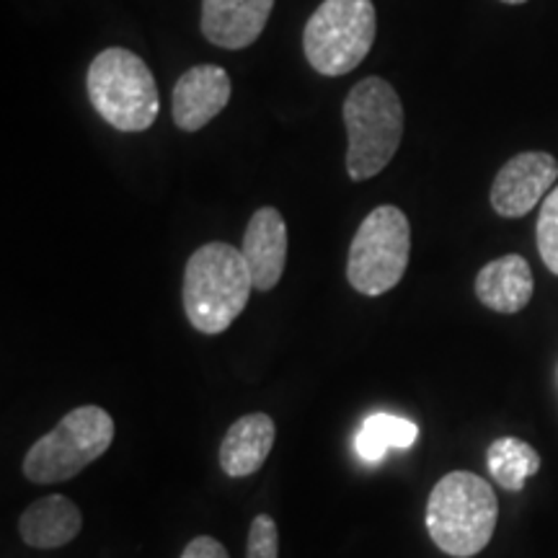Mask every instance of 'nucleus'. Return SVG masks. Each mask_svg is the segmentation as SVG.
Listing matches in <instances>:
<instances>
[{"label":"nucleus","instance_id":"obj_1","mask_svg":"<svg viewBox=\"0 0 558 558\" xmlns=\"http://www.w3.org/2000/svg\"><path fill=\"white\" fill-rule=\"evenodd\" d=\"M254 279L241 248L230 243H205L184 269V311L194 329L222 333L246 308Z\"/></svg>","mask_w":558,"mask_h":558},{"label":"nucleus","instance_id":"obj_2","mask_svg":"<svg viewBox=\"0 0 558 558\" xmlns=\"http://www.w3.org/2000/svg\"><path fill=\"white\" fill-rule=\"evenodd\" d=\"M499 501L492 484L471 471H452L432 488L427 530L435 546L452 558L481 554L497 530Z\"/></svg>","mask_w":558,"mask_h":558},{"label":"nucleus","instance_id":"obj_3","mask_svg":"<svg viewBox=\"0 0 558 558\" xmlns=\"http://www.w3.org/2000/svg\"><path fill=\"white\" fill-rule=\"evenodd\" d=\"M347 128V173L352 181H367L393 160L403 140V101L388 81H360L347 94L341 109Z\"/></svg>","mask_w":558,"mask_h":558},{"label":"nucleus","instance_id":"obj_4","mask_svg":"<svg viewBox=\"0 0 558 558\" xmlns=\"http://www.w3.org/2000/svg\"><path fill=\"white\" fill-rule=\"evenodd\" d=\"M88 99L101 120L120 132H145L158 111V86L143 58L124 47H109L88 65Z\"/></svg>","mask_w":558,"mask_h":558},{"label":"nucleus","instance_id":"obj_5","mask_svg":"<svg viewBox=\"0 0 558 558\" xmlns=\"http://www.w3.org/2000/svg\"><path fill=\"white\" fill-rule=\"evenodd\" d=\"M375 34L378 13L373 0H324L305 24V60L326 78H341L362 65Z\"/></svg>","mask_w":558,"mask_h":558},{"label":"nucleus","instance_id":"obj_6","mask_svg":"<svg viewBox=\"0 0 558 558\" xmlns=\"http://www.w3.org/2000/svg\"><path fill=\"white\" fill-rule=\"evenodd\" d=\"M114 442V418L101 407L68 411L58 427L32 445L24 458V476L32 484H60L99 460Z\"/></svg>","mask_w":558,"mask_h":558},{"label":"nucleus","instance_id":"obj_7","mask_svg":"<svg viewBox=\"0 0 558 558\" xmlns=\"http://www.w3.org/2000/svg\"><path fill=\"white\" fill-rule=\"evenodd\" d=\"M411 226L403 209L380 205L362 220L347 256V279L360 295H386L409 267Z\"/></svg>","mask_w":558,"mask_h":558},{"label":"nucleus","instance_id":"obj_8","mask_svg":"<svg viewBox=\"0 0 558 558\" xmlns=\"http://www.w3.org/2000/svg\"><path fill=\"white\" fill-rule=\"evenodd\" d=\"M558 160L550 153L527 150L509 158L492 184V207L501 218H525L554 192Z\"/></svg>","mask_w":558,"mask_h":558},{"label":"nucleus","instance_id":"obj_9","mask_svg":"<svg viewBox=\"0 0 558 558\" xmlns=\"http://www.w3.org/2000/svg\"><path fill=\"white\" fill-rule=\"evenodd\" d=\"M230 94L233 83L220 65H194L173 88V122L184 132L207 128L228 107Z\"/></svg>","mask_w":558,"mask_h":558},{"label":"nucleus","instance_id":"obj_10","mask_svg":"<svg viewBox=\"0 0 558 558\" xmlns=\"http://www.w3.org/2000/svg\"><path fill=\"white\" fill-rule=\"evenodd\" d=\"M275 0H202V34L220 50H246L262 37Z\"/></svg>","mask_w":558,"mask_h":558},{"label":"nucleus","instance_id":"obj_11","mask_svg":"<svg viewBox=\"0 0 558 558\" xmlns=\"http://www.w3.org/2000/svg\"><path fill=\"white\" fill-rule=\"evenodd\" d=\"M243 259L248 264L254 290L269 292L282 279L284 262H288V226L275 207L256 209L243 233L241 246Z\"/></svg>","mask_w":558,"mask_h":558},{"label":"nucleus","instance_id":"obj_12","mask_svg":"<svg viewBox=\"0 0 558 558\" xmlns=\"http://www.w3.org/2000/svg\"><path fill=\"white\" fill-rule=\"evenodd\" d=\"M275 422L269 414H246L239 422L230 424L220 445V469L230 478L254 476L267 463L271 448H275Z\"/></svg>","mask_w":558,"mask_h":558},{"label":"nucleus","instance_id":"obj_13","mask_svg":"<svg viewBox=\"0 0 558 558\" xmlns=\"http://www.w3.org/2000/svg\"><path fill=\"white\" fill-rule=\"evenodd\" d=\"M535 279L530 264L520 254H507L488 262L476 277V298L481 305L497 313H520L533 300Z\"/></svg>","mask_w":558,"mask_h":558},{"label":"nucleus","instance_id":"obj_14","mask_svg":"<svg viewBox=\"0 0 558 558\" xmlns=\"http://www.w3.org/2000/svg\"><path fill=\"white\" fill-rule=\"evenodd\" d=\"M81 509L65 494L37 499L32 507L24 509L19 520V533L26 546L41 550L68 546L81 533Z\"/></svg>","mask_w":558,"mask_h":558},{"label":"nucleus","instance_id":"obj_15","mask_svg":"<svg viewBox=\"0 0 558 558\" xmlns=\"http://www.w3.org/2000/svg\"><path fill=\"white\" fill-rule=\"evenodd\" d=\"M486 469L507 492H522L527 478L541 471V456L533 445L518 437H499L488 445Z\"/></svg>","mask_w":558,"mask_h":558},{"label":"nucleus","instance_id":"obj_16","mask_svg":"<svg viewBox=\"0 0 558 558\" xmlns=\"http://www.w3.org/2000/svg\"><path fill=\"white\" fill-rule=\"evenodd\" d=\"M418 427L411 418L393 414H369L357 435V452L365 463H380L390 448L409 450L416 442Z\"/></svg>","mask_w":558,"mask_h":558},{"label":"nucleus","instance_id":"obj_17","mask_svg":"<svg viewBox=\"0 0 558 558\" xmlns=\"http://www.w3.org/2000/svg\"><path fill=\"white\" fill-rule=\"evenodd\" d=\"M535 239H538L543 264L558 277V186H554V192L543 199Z\"/></svg>","mask_w":558,"mask_h":558},{"label":"nucleus","instance_id":"obj_18","mask_svg":"<svg viewBox=\"0 0 558 558\" xmlns=\"http://www.w3.org/2000/svg\"><path fill=\"white\" fill-rule=\"evenodd\" d=\"M246 558H279L277 522L269 514H259L251 522Z\"/></svg>","mask_w":558,"mask_h":558},{"label":"nucleus","instance_id":"obj_19","mask_svg":"<svg viewBox=\"0 0 558 558\" xmlns=\"http://www.w3.org/2000/svg\"><path fill=\"white\" fill-rule=\"evenodd\" d=\"M181 558H230L226 546L218 538H209V535H197V538L186 543Z\"/></svg>","mask_w":558,"mask_h":558},{"label":"nucleus","instance_id":"obj_20","mask_svg":"<svg viewBox=\"0 0 558 558\" xmlns=\"http://www.w3.org/2000/svg\"><path fill=\"white\" fill-rule=\"evenodd\" d=\"M501 3H507V5H522V3H527V0H501Z\"/></svg>","mask_w":558,"mask_h":558}]
</instances>
